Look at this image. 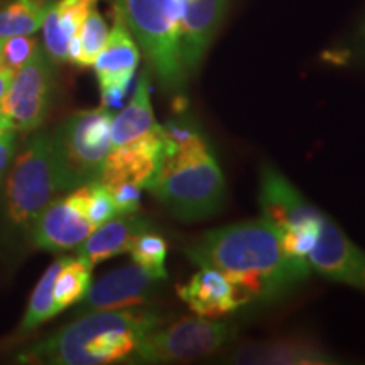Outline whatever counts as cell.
<instances>
[{
	"label": "cell",
	"mask_w": 365,
	"mask_h": 365,
	"mask_svg": "<svg viewBox=\"0 0 365 365\" xmlns=\"http://www.w3.org/2000/svg\"><path fill=\"white\" fill-rule=\"evenodd\" d=\"M53 4L54 0H12L0 9V38L38 33Z\"/></svg>",
	"instance_id": "obj_21"
},
{
	"label": "cell",
	"mask_w": 365,
	"mask_h": 365,
	"mask_svg": "<svg viewBox=\"0 0 365 365\" xmlns=\"http://www.w3.org/2000/svg\"><path fill=\"white\" fill-rule=\"evenodd\" d=\"M54 91V61L44 48L36 49L26 65L14 73L11 86L0 102V112L9 127L33 132L48 117Z\"/></svg>",
	"instance_id": "obj_8"
},
{
	"label": "cell",
	"mask_w": 365,
	"mask_h": 365,
	"mask_svg": "<svg viewBox=\"0 0 365 365\" xmlns=\"http://www.w3.org/2000/svg\"><path fill=\"white\" fill-rule=\"evenodd\" d=\"M149 86V70H144L130 102L117 115H113L110 130L112 148L139 139L159 127L150 107Z\"/></svg>",
	"instance_id": "obj_20"
},
{
	"label": "cell",
	"mask_w": 365,
	"mask_h": 365,
	"mask_svg": "<svg viewBox=\"0 0 365 365\" xmlns=\"http://www.w3.org/2000/svg\"><path fill=\"white\" fill-rule=\"evenodd\" d=\"M115 9L143 48L163 90L181 97L188 75L180 53V0H117Z\"/></svg>",
	"instance_id": "obj_5"
},
{
	"label": "cell",
	"mask_w": 365,
	"mask_h": 365,
	"mask_svg": "<svg viewBox=\"0 0 365 365\" xmlns=\"http://www.w3.org/2000/svg\"><path fill=\"white\" fill-rule=\"evenodd\" d=\"M237 336V328L215 318H180L159 323L137 350L134 364H176L220 352Z\"/></svg>",
	"instance_id": "obj_7"
},
{
	"label": "cell",
	"mask_w": 365,
	"mask_h": 365,
	"mask_svg": "<svg viewBox=\"0 0 365 365\" xmlns=\"http://www.w3.org/2000/svg\"><path fill=\"white\" fill-rule=\"evenodd\" d=\"M166 279L168 277L159 276L135 262L120 266L91 282L80 301L78 312L90 313L143 307L159 293Z\"/></svg>",
	"instance_id": "obj_9"
},
{
	"label": "cell",
	"mask_w": 365,
	"mask_h": 365,
	"mask_svg": "<svg viewBox=\"0 0 365 365\" xmlns=\"http://www.w3.org/2000/svg\"><path fill=\"white\" fill-rule=\"evenodd\" d=\"M91 271L93 266L81 257H66L65 264L59 269L54 281L53 299L56 313L80 303L91 284Z\"/></svg>",
	"instance_id": "obj_22"
},
{
	"label": "cell",
	"mask_w": 365,
	"mask_h": 365,
	"mask_svg": "<svg viewBox=\"0 0 365 365\" xmlns=\"http://www.w3.org/2000/svg\"><path fill=\"white\" fill-rule=\"evenodd\" d=\"M98 0H54L43 22L44 49L54 65L68 61V44Z\"/></svg>",
	"instance_id": "obj_19"
},
{
	"label": "cell",
	"mask_w": 365,
	"mask_h": 365,
	"mask_svg": "<svg viewBox=\"0 0 365 365\" xmlns=\"http://www.w3.org/2000/svg\"><path fill=\"white\" fill-rule=\"evenodd\" d=\"M86 203H85V213L86 218L91 222V225L98 227L102 223L112 220L117 217L115 205H113L112 195L107 186L100 180H95L91 182H86Z\"/></svg>",
	"instance_id": "obj_27"
},
{
	"label": "cell",
	"mask_w": 365,
	"mask_h": 365,
	"mask_svg": "<svg viewBox=\"0 0 365 365\" xmlns=\"http://www.w3.org/2000/svg\"><path fill=\"white\" fill-rule=\"evenodd\" d=\"M63 193L51 132H36L14 158L4 186L2 212L14 237L29 235L43 210Z\"/></svg>",
	"instance_id": "obj_4"
},
{
	"label": "cell",
	"mask_w": 365,
	"mask_h": 365,
	"mask_svg": "<svg viewBox=\"0 0 365 365\" xmlns=\"http://www.w3.org/2000/svg\"><path fill=\"white\" fill-rule=\"evenodd\" d=\"M150 222L145 218L130 215H117L112 220L95 227L93 232L76 247L78 255L86 259L91 266L117 257L129 250L132 240L140 232L149 230Z\"/></svg>",
	"instance_id": "obj_18"
},
{
	"label": "cell",
	"mask_w": 365,
	"mask_h": 365,
	"mask_svg": "<svg viewBox=\"0 0 365 365\" xmlns=\"http://www.w3.org/2000/svg\"><path fill=\"white\" fill-rule=\"evenodd\" d=\"M230 364L261 365H327L336 360L323 345L308 336H279L242 345L228 355Z\"/></svg>",
	"instance_id": "obj_16"
},
{
	"label": "cell",
	"mask_w": 365,
	"mask_h": 365,
	"mask_svg": "<svg viewBox=\"0 0 365 365\" xmlns=\"http://www.w3.org/2000/svg\"><path fill=\"white\" fill-rule=\"evenodd\" d=\"M307 259L309 267L327 279L365 289V252L330 217L323 218L317 244Z\"/></svg>",
	"instance_id": "obj_13"
},
{
	"label": "cell",
	"mask_w": 365,
	"mask_h": 365,
	"mask_svg": "<svg viewBox=\"0 0 365 365\" xmlns=\"http://www.w3.org/2000/svg\"><path fill=\"white\" fill-rule=\"evenodd\" d=\"M0 127H9L7 120H6V118H4V115H2V112H0Z\"/></svg>",
	"instance_id": "obj_32"
},
{
	"label": "cell",
	"mask_w": 365,
	"mask_h": 365,
	"mask_svg": "<svg viewBox=\"0 0 365 365\" xmlns=\"http://www.w3.org/2000/svg\"><path fill=\"white\" fill-rule=\"evenodd\" d=\"M17 149V130L12 127L0 129V182L11 170Z\"/></svg>",
	"instance_id": "obj_30"
},
{
	"label": "cell",
	"mask_w": 365,
	"mask_h": 365,
	"mask_svg": "<svg viewBox=\"0 0 365 365\" xmlns=\"http://www.w3.org/2000/svg\"><path fill=\"white\" fill-rule=\"evenodd\" d=\"M161 129L163 163L148 190L178 220H207L220 212L227 198L220 164L193 122L173 118Z\"/></svg>",
	"instance_id": "obj_2"
},
{
	"label": "cell",
	"mask_w": 365,
	"mask_h": 365,
	"mask_svg": "<svg viewBox=\"0 0 365 365\" xmlns=\"http://www.w3.org/2000/svg\"><path fill=\"white\" fill-rule=\"evenodd\" d=\"M110 191L113 205H115L117 215H130L135 213L140 207V193L143 188L134 185V182H115V185L107 186Z\"/></svg>",
	"instance_id": "obj_29"
},
{
	"label": "cell",
	"mask_w": 365,
	"mask_h": 365,
	"mask_svg": "<svg viewBox=\"0 0 365 365\" xmlns=\"http://www.w3.org/2000/svg\"><path fill=\"white\" fill-rule=\"evenodd\" d=\"M107 22H105L102 14L97 9H93L86 16L83 24L80 26L78 33L70 39V44H68V61L80 68L93 66L95 59L98 58L105 43H107Z\"/></svg>",
	"instance_id": "obj_23"
},
{
	"label": "cell",
	"mask_w": 365,
	"mask_h": 365,
	"mask_svg": "<svg viewBox=\"0 0 365 365\" xmlns=\"http://www.w3.org/2000/svg\"><path fill=\"white\" fill-rule=\"evenodd\" d=\"M163 156L164 135L159 125L158 129L139 139L112 148L98 180L105 186L127 181L148 190L161 168Z\"/></svg>",
	"instance_id": "obj_14"
},
{
	"label": "cell",
	"mask_w": 365,
	"mask_h": 365,
	"mask_svg": "<svg viewBox=\"0 0 365 365\" xmlns=\"http://www.w3.org/2000/svg\"><path fill=\"white\" fill-rule=\"evenodd\" d=\"M66 257H59L58 261H54L51 266L46 269V272L41 276V279L36 284L33 294H31L29 303H27V309L22 317L21 322V331H33L36 328L43 325V323L56 317V309H54V299H53V289H54V281L65 264Z\"/></svg>",
	"instance_id": "obj_24"
},
{
	"label": "cell",
	"mask_w": 365,
	"mask_h": 365,
	"mask_svg": "<svg viewBox=\"0 0 365 365\" xmlns=\"http://www.w3.org/2000/svg\"><path fill=\"white\" fill-rule=\"evenodd\" d=\"M139 58V48L134 36L127 27L124 17L115 9L113 27L108 31L107 43L93 63L102 95V107L112 108L120 105L135 75Z\"/></svg>",
	"instance_id": "obj_11"
},
{
	"label": "cell",
	"mask_w": 365,
	"mask_h": 365,
	"mask_svg": "<svg viewBox=\"0 0 365 365\" xmlns=\"http://www.w3.org/2000/svg\"><path fill=\"white\" fill-rule=\"evenodd\" d=\"M228 0H180V53L186 75H193L215 39Z\"/></svg>",
	"instance_id": "obj_15"
},
{
	"label": "cell",
	"mask_w": 365,
	"mask_h": 365,
	"mask_svg": "<svg viewBox=\"0 0 365 365\" xmlns=\"http://www.w3.org/2000/svg\"><path fill=\"white\" fill-rule=\"evenodd\" d=\"M164 318L153 309L124 308L83 313L19 355L21 364L107 365L134 364L149 331Z\"/></svg>",
	"instance_id": "obj_3"
},
{
	"label": "cell",
	"mask_w": 365,
	"mask_h": 365,
	"mask_svg": "<svg viewBox=\"0 0 365 365\" xmlns=\"http://www.w3.org/2000/svg\"><path fill=\"white\" fill-rule=\"evenodd\" d=\"M0 129H2V127H0Z\"/></svg>",
	"instance_id": "obj_33"
},
{
	"label": "cell",
	"mask_w": 365,
	"mask_h": 365,
	"mask_svg": "<svg viewBox=\"0 0 365 365\" xmlns=\"http://www.w3.org/2000/svg\"><path fill=\"white\" fill-rule=\"evenodd\" d=\"M38 48V39L31 38V36H11V38H6L2 48H0V66L17 71L22 65L29 61Z\"/></svg>",
	"instance_id": "obj_28"
},
{
	"label": "cell",
	"mask_w": 365,
	"mask_h": 365,
	"mask_svg": "<svg viewBox=\"0 0 365 365\" xmlns=\"http://www.w3.org/2000/svg\"><path fill=\"white\" fill-rule=\"evenodd\" d=\"M186 255L198 267L222 272L247 303L284 298L312 271L308 259L286 254L279 230L264 217L208 230Z\"/></svg>",
	"instance_id": "obj_1"
},
{
	"label": "cell",
	"mask_w": 365,
	"mask_h": 365,
	"mask_svg": "<svg viewBox=\"0 0 365 365\" xmlns=\"http://www.w3.org/2000/svg\"><path fill=\"white\" fill-rule=\"evenodd\" d=\"M127 252L130 254L132 262L139 264L149 271L159 274V276L168 277L166 271V257H168V244L164 237L154 234L153 230H144L132 240L130 247Z\"/></svg>",
	"instance_id": "obj_25"
},
{
	"label": "cell",
	"mask_w": 365,
	"mask_h": 365,
	"mask_svg": "<svg viewBox=\"0 0 365 365\" xmlns=\"http://www.w3.org/2000/svg\"><path fill=\"white\" fill-rule=\"evenodd\" d=\"M262 217L279 230V234L301 228L319 227L325 213L301 195V191L274 166H262L261 193H259Z\"/></svg>",
	"instance_id": "obj_12"
},
{
	"label": "cell",
	"mask_w": 365,
	"mask_h": 365,
	"mask_svg": "<svg viewBox=\"0 0 365 365\" xmlns=\"http://www.w3.org/2000/svg\"><path fill=\"white\" fill-rule=\"evenodd\" d=\"M85 185L71 190L63 198H54L36 220L31 240L36 247L49 252L76 249L93 232V225L85 213Z\"/></svg>",
	"instance_id": "obj_10"
},
{
	"label": "cell",
	"mask_w": 365,
	"mask_h": 365,
	"mask_svg": "<svg viewBox=\"0 0 365 365\" xmlns=\"http://www.w3.org/2000/svg\"><path fill=\"white\" fill-rule=\"evenodd\" d=\"M14 73L16 71L9 70V68H6V66H0V102H2V98L6 97L9 86H11Z\"/></svg>",
	"instance_id": "obj_31"
},
{
	"label": "cell",
	"mask_w": 365,
	"mask_h": 365,
	"mask_svg": "<svg viewBox=\"0 0 365 365\" xmlns=\"http://www.w3.org/2000/svg\"><path fill=\"white\" fill-rule=\"evenodd\" d=\"M328 63L340 66H365V12L354 29L325 54Z\"/></svg>",
	"instance_id": "obj_26"
},
{
	"label": "cell",
	"mask_w": 365,
	"mask_h": 365,
	"mask_svg": "<svg viewBox=\"0 0 365 365\" xmlns=\"http://www.w3.org/2000/svg\"><path fill=\"white\" fill-rule=\"evenodd\" d=\"M110 108L75 112L51 132L63 191L98 180L112 149Z\"/></svg>",
	"instance_id": "obj_6"
},
{
	"label": "cell",
	"mask_w": 365,
	"mask_h": 365,
	"mask_svg": "<svg viewBox=\"0 0 365 365\" xmlns=\"http://www.w3.org/2000/svg\"><path fill=\"white\" fill-rule=\"evenodd\" d=\"M176 291L191 312L203 318L225 317L249 304L234 282L210 267H200V271L195 272L188 282L178 286Z\"/></svg>",
	"instance_id": "obj_17"
}]
</instances>
